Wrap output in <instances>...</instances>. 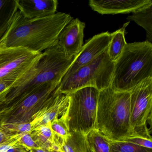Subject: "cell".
<instances>
[{"instance_id": "cell-10", "label": "cell", "mask_w": 152, "mask_h": 152, "mask_svg": "<svg viewBox=\"0 0 152 152\" xmlns=\"http://www.w3.org/2000/svg\"><path fill=\"white\" fill-rule=\"evenodd\" d=\"M69 101V94L60 92L58 87L42 107L32 116L30 122L31 132L36 128L61 116L66 111Z\"/></svg>"}, {"instance_id": "cell-17", "label": "cell", "mask_w": 152, "mask_h": 152, "mask_svg": "<svg viewBox=\"0 0 152 152\" xmlns=\"http://www.w3.org/2000/svg\"><path fill=\"white\" fill-rule=\"evenodd\" d=\"M129 23L124 24L121 29L112 33V39L107 48V53L113 62H115L118 59L127 44L125 39V30Z\"/></svg>"}, {"instance_id": "cell-14", "label": "cell", "mask_w": 152, "mask_h": 152, "mask_svg": "<svg viewBox=\"0 0 152 152\" xmlns=\"http://www.w3.org/2000/svg\"><path fill=\"white\" fill-rule=\"evenodd\" d=\"M18 10L26 18L38 19L56 13V0H17Z\"/></svg>"}, {"instance_id": "cell-4", "label": "cell", "mask_w": 152, "mask_h": 152, "mask_svg": "<svg viewBox=\"0 0 152 152\" xmlns=\"http://www.w3.org/2000/svg\"><path fill=\"white\" fill-rule=\"evenodd\" d=\"M96 129L111 140L130 135V92L116 91L111 87L99 91Z\"/></svg>"}, {"instance_id": "cell-30", "label": "cell", "mask_w": 152, "mask_h": 152, "mask_svg": "<svg viewBox=\"0 0 152 152\" xmlns=\"http://www.w3.org/2000/svg\"><path fill=\"white\" fill-rule=\"evenodd\" d=\"M1 105V104H0V105Z\"/></svg>"}, {"instance_id": "cell-24", "label": "cell", "mask_w": 152, "mask_h": 152, "mask_svg": "<svg viewBox=\"0 0 152 152\" xmlns=\"http://www.w3.org/2000/svg\"><path fill=\"white\" fill-rule=\"evenodd\" d=\"M120 140L152 149V138L151 134H132Z\"/></svg>"}, {"instance_id": "cell-2", "label": "cell", "mask_w": 152, "mask_h": 152, "mask_svg": "<svg viewBox=\"0 0 152 152\" xmlns=\"http://www.w3.org/2000/svg\"><path fill=\"white\" fill-rule=\"evenodd\" d=\"M152 77V43L148 41L128 43L115 62L111 88L130 92Z\"/></svg>"}, {"instance_id": "cell-19", "label": "cell", "mask_w": 152, "mask_h": 152, "mask_svg": "<svg viewBox=\"0 0 152 152\" xmlns=\"http://www.w3.org/2000/svg\"><path fill=\"white\" fill-rule=\"evenodd\" d=\"M31 134L39 148L51 149L54 144L55 134L51 129L50 122L36 128Z\"/></svg>"}, {"instance_id": "cell-18", "label": "cell", "mask_w": 152, "mask_h": 152, "mask_svg": "<svg viewBox=\"0 0 152 152\" xmlns=\"http://www.w3.org/2000/svg\"><path fill=\"white\" fill-rule=\"evenodd\" d=\"M18 10L17 0H0V40L6 33L11 18Z\"/></svg>"}, {"instance_id": "cell-26", "label": "cell", "mask_w": 152, "mask_h": 152, "mask_svg": "<svg viewBox=\"0 0 152 152\" xmlns=\"http://www.w3.org/2000/svg\"><path fill=\"white\" fill-rule=\"evenodd\" d=\"M21 134L14 135L10 140L0 145V152H29L18 142Z\"/></svg>"}, {"instance_id": "cell-16", "label": "cell", "mask_w": 152, "mask_h": 152, "mask_svg": "<svg viewBox=\"0 0 152 152\" xmlns=\"http://www.w3.org/2000/svg\"><path fill=\"white\" fill-rule=\"evenodd\" d=\"M127 19L132 21L145 30L148 41H152V4L132 13Z\"/></svg>"}, {"instance_id": "cell-9", "label": "cell", "mask_w": 152, "mask_h": 152, "mask_svg": "<svg viewBox=\"0 0 152 152\" xmlns=\"http://www.w3.org/2000/svg\"><path fill=\"white\" fill-rule=\"evenodd\" d=\"M59 84L54 82L45 84L27 96L5 105V110L15 111L5 122H31L32 115L42 107Z\"/></svg>"}, {"instance_id": "cell-29", "label": "cell", "mask_w": 152, "mask_h": 152, "mask_svg": "<svg viewBox=\"0 0 152 152\" xmlns=\"http://www.w3.org/2000/svg\"><path fill=\"white\" fill-rule=\"evenodd\" d=\"M29 152H60L59 151H55L48 148H38L35 149H32Z\"/></svg>"}, {"instance_id": "cell-13", "label": "cell", "mask_w": 152, "mask_h": 152, "mask_svg": "<svg viewBox=\"0 0 152 152\" xmlns=\"http://www.w3.org/2000/svg\"><path fill=\"white\" fill-rule=\"evenodd\" d=\"M152 4L151 0H90L92 10L101 15L134 13Z\"/></svg>"}, {"instance_id": "cell-15", "label": "cell", "mask_w": 152, "mask_h": 152, "mask_svg": "<svg viewBox=\"0 0 152 152\" xmlns=\"http://www.w3.org/2000/svg\"><path fill=\"white\" fill-rule=\"evenodd\" d=\"M111 141L97 129H93L85 135L86 152H111Z\"/></svg>"}, {"instance_id": "cell-8", "label": "cell", "mask_w": 152, "mask_h": 152, "mask_svg": "<svg viewBox=\"0 0 152 152\" xmlns=\"http://www.w3.org/2000/svg\"><path fill=\"white\" fill-rule=\"evenodd\" d=\"M152 77L130 91V135L151 134L148 122L152 121ZM129 135V136H130Z\"/></svg>"}, {"instance_id": "cell-7", "label": "cell", "mask_w": 152, "mask_h": 152, "mask_svg": "<svg viewBox=\"0 0 152 152\" xmlns=\"http://www.w3.org/2000/svg\"><path fill=\"white\" fill-rule=\"evenodd\" d=\"M42 54L25 48L0 46V80L15 79L19 81L17 87L35 66Z\"/></svg>"}, {"instance_id": "cell-28", "label": "cell", "mask_w": 152, "mask_h": 152, "mask_svg": "<svg viewBox=\"0 0 152 152\" xmlns=\"http://www.w3.org/2000/svg\"><path fill=\"white\" fill-rule=\"evenodd\" d=\"M14 135H9L4 130L0 129V145L10 140L14 137Z\"/></svg>"}, {"instance_id": "cell-27", "label": "cell", "mask_w": 152, "mask_h": 152, "mask_svg": "<svg viewBox=\"0 0 152 152\" xmlns=\"http://www.w3.org/2000/svg\"><path fill=\"white\" fill-rule=\"evenodd\" d=\"M31 132L21 133L18 139V142L20 145L23 146L27 151L39 148L38 144L32 137Z\"/></svg>"}, {"instance_id": "cell-12", "label": "cell", "mask_w": 152, "mask_h": 152, "mask_svg": "<svg viewBox=\"0 0 152 152\" xmlns=\"http://www.w3.org/2000/svg\"><path fill=\"white\" fill-rule=\"evenodd\" d=\"M85 28V23L77 18L73 19L59 34L57 44L67 57L77 56L81 49Z\"/></svg>"}, {"instance_id": "cell-6", "label": "cell", "mask_w": 152, "mask_h": 152, "mask_svg": "<svg viewBox=\"0 0 152 152\" xmlns=\"http://www.w3.org/2000/svg\"><path fill=\"white\" fill-rule=\"evenodd\" d=\"M99 91L86 87L69 93V101L65 114L70 133L86 135L96 129Z\"/></svg>"}, {"instance_id": "cell-5", "label": "cell", "mask_w": 152, "mask_h": 152, "mask_svg": "<svg viewBox=\"0 0 152 152\" xmlns=\"http://www.w3.org/2000/svg\"><path fill=\"white\" fill-rule=\"evenodd\" d=\"M115 62L109 58L107 50L92 62L63 78L58 89L69 94L82 88L92 87L99 91L111 87Z\"/></svg>"}, {"instance_id": "cell-22", "label": "cell", "mask_w": 152, "mask_h": 152, "mask_svg": "<svg viewBox=\"0 0 152 152\" xmlns=\"http://www.w3.org/2000/svg\"><path fill=\"white\" fill-rule=\"evenodd\" d=\"M50 126L55 135L61 138L64 141L70 135L65 113L60 117L54 119L50 122Z\"/></svg>"}, {"instance_id": "cell-1", "label": "cell", "mask_w": 152, "mask_h": 152, "mask_svg": "<svg viewBox=\"0 0 152 152\" xmlns=\"http://www.w3.org/2000/svg\"><path fill=\"white\" fill-rule=\"evenodd\" d=\"M73 19L71 15L61 12L43 18L28 19L18 10L0 40V46L42 53L57 44L60 33Z\"/></svg>"}, {"instance_id": "cell-23", "label": "cell", "mask_w": 152, "mask_h": 152, "mask_svg": "<svg viewBox=\"0 0 152 152\" xmlns=\"http://www.w3.org/2000/svg\"><path fill=\"white\" fill-rule=\"evenodd\" d=\"M0 129L10 135H16L26 132H31L30 122H7L0 124Z\"/></svg>"}, {"instance_id": "cell-21", "label": "cell", "mask_w": 152, "mask_h": 152, "mask_svg": "<svg viewBox=\"0 0 152 152\" xmlns=\"http://www.w3.org/2000/svg\"><path fill=\"white\" fill-rule=\"evenodd\" d=\"M111 152H152V149L121 140H111Z\"/></svg>"}, {"instance_id": "cell-20", "label": "cell", "mask_w": 152, "mask_h": 152, "mask_svg": "<svg viewBox=\"0 0 152 152\" xmlns=\"http://www.w3.org/2000/svg\"><path fill=\"white\" fill-rule=\"evenodd\" d=\"M85 135L79 132L70 133L60 147V152H86Z\"/></svg>"}, {"instance_id": "cell-25", "label": "cell", "mask_w": 152, "mask_h": 152, "mask_svg": "<svg viewBox=\"0 0 152 152\" xmlns=\"http://www.w3.org/2000/svg\"><path fill=\"white\" fill-rule=\"evenodd\" d=\"M19 81L12 78H6L0 80V104L6 101L9 93L18 84Z\"/></svg>"}, {"instance_id": "cell-3", "label": "cell", "mask_w": 152, "mask_h": 152, "mask_svg": "<svg viewBox=\"0 0 152 152\" xmlns=\"http://www.w3.org/2000/svg\"><path fill=\"white\" fill-rule=\"evenodd\" d=\"M76 56L67 57L57 44L47 49L25 79L9 93L3 104L24 97L45 84L60 83Z\"/></svg>"}, {"instance_id": "cell-11", "label": "cell", "mask_w": 152, "mask_h": 152, "mask_svg": "<svg viewBox=\"0 0 152 152\" xmlns=\"http://www.w3.org/2000/svg\"><path fill=\"white\" fill-rule=\"evenodd\" d=\"M112 38V33L107 31L96 34L87 41L63 78L92 62L104 52L108 48Z\"/></svg>"}]
</instances>
